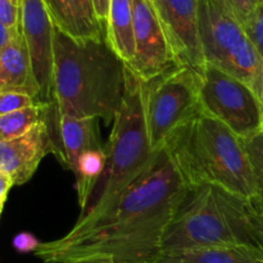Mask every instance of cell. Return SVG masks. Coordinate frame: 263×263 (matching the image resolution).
<instances>
[{
  "instance_id": "cell-1",
  "label": "cell",
  "mask_w": 263,
  "mask_h": 263,
  "mask_svg": "<svg viewBox=\"0 0 263 263\" xmlns=\"http://www.w3.org/2000/svg\"><path fill=\"white\" fill-rule=\"evenodd\" d=\"M189 190L164 146L102 217L84 228H72L62 238L40 243L33 253L44 263L97 256L109 257L116 263H157L164 234Z\"/></svg>"
},
{
  "instance_id": "cell-2",
  "label": "cell",
  "mask_w": 263,
  "mask_h": 263,
  "mask_svg": "<svg viewBox=\"0 0 263 263\" xmlns=\"http://www.w3.org/2000/svg\"><path fill=\"white\" fill-rule=\"evenodd\" d=\"M126 86V64L107 39H73L54 31L50 105L58 115L115 121Z\"/></svg>"
},
{
  "instance_id": "cell-3",
  "label": "cell",
  "mask_w": 263,
  "mask_h": 263,
  "mask_svg": "<svg viewBox=\"0 0 263 263\" xmlns=\"http://www.w3.org/2000/svg\"><path fill=\"white\" fill-rule=\"evenodd\" d=\"M166 146L189 189L217 185L253 202L256 189L244 140L220 121L198 113Z\"/></svg>"
},
{
  "instance_id": "cell-4",
  "label": "cell",
  "mask_w": 263,
  "mask_h": 263,
  "mask_svg": "<svg viewBox=\"0 0 263 263\" xmlns=\"http://www.w3.org/2000/svg\"><path fill=\"white\" fill-rule=\"evenodd\" d=\"M105 152L104 174L73 228H84L102 217L121 194L149 168L158 153H154L149 140L143 80L127 66L125 95L113 121Z\"/></svg>"
},
{
  "instance_id": "cell-5",
  "label": "cell",
  "mask_w": 263,
  "mask_h": 263,
  "mask_svg": "<svg viewBox=\"0 0 263 263\" xmlns=\"http://www.w3.org/2000/svg\"><path fill=\"white\" fill-rule=\"evenodd\" d=\"M251 208L252 202L217 185L193 187L164 234L161 256L211 247L257 246Z\"/></svg>"
},
{
  "instance_id": "cell-6",
  "label": "cell",
  "mask_w": 263,
  "mask_h": 263,
  "mask_svg": "<svg viewBox=\"0 0 263 263\" xmlns=\"http://www.w3.org/2000/svg\"><path fill=\"white\" fill-rule=\"evenodd\" d=\"M200 73L179 63L154 79L143 80L146 127L154 153L200 113Z\"/></svg>"
},
{
  "instance_id": "cell-7",
  "label": "cell",
  "mask_w": 263,
  "mask_h": 263,
  "mask_svg": "<svg viewBox=\"0 0 263 263\" xmlns=\"http://www.w3.org/2000/svg\"><path fill=\"white\" fill-rule=\"evenodd\" d=\"M198 33L205 63L251 82L263 59L223 0H199Z\"/></svg>"
},
{
  "instance_id": "cell-8",
  "label": "cell",
  "mask_w": 263,
  "mask_h": 263,
  "mask_svg": "<svg viewBox=\"0 0 263 263\" xmlns=\"http://www.w3.org/2000/svg\"><path fill=\"white\" fill-rule=\"evenodd\" d=\"M200 112L241 139L261 131L263 110L248 84L212 64L200 73Z\"/></svg>"
},
{
  "instance_id": "cell-9",
  "label": "cell",
  "mask_w": 263,
  "mask_h": 263,
  "mask_svg": "<svg viewBox=\"0 0 263 263\" xmlns=\"http://www.w3.org/2000/svg\"><path fill=\"white\" fill-rule=\"evenodd\" d=\"M134 39L135 57L127 67L144 81L179 64L156 8L149 0H134Z\"/></svg>"
},
{
  "instance_id": "cell-10",
  "label": "cell",
  "mask_w": 263,
  "mask_h": 263,
  "mask_svg": "<svg viewBox=\"0 0 263 263\" xmlns=\"http://www.w3.org/2000/svg\"><path fill=\"white\" fill-rule=\"evenodd\" d=\"M20 30L30 53L33 74L40 89L39 103L51 102L54 67V26L45 0H22Z\"/></svg>"
},
{
  "instance_id": "cell-11",
  "label": "cell",
  "mask_w": 263,
  "mask_h": 263,
  "mask_svg": "<svg viewBox=\"0 0 263 263\" xmlns=\"http://www.w3.org/2000/svg\"><path fill=\"white\" fill-rule=\"evenodd\" d=\"M198 4L199 0H158L153 5L179 63L202 72L205 61L198 33Z\"/></svg>"
},
{
  "instance_id": "cell-12",
  "label": "cell",
  "mask_w": 263,
  "mask_h": 263,
  "mask_svg": "<svg viewBox=\"0 0 263 263\" xmlns=\"http://www.w3.org/2000/svg\"><path fill=\"white\" fill-rule=\"evenodd\" d=\"M44 122L49 131L51 154L66 170L73 171L77 159L85 152L102 148L98 118H79L61 116L46 103Z\"/></svg>"
},
{
  "instance_id": "cell-13",
  "label": "cell",
  "mask_w": 263,
  "mask_h": 263,
  "mask_svg": "<svg viewBox=\"0 0 263 263\" xmlns=\"http://www.w3.org/2000/svg\"><path fill=\"white\" fill-rule=\"evenodd\" d=\"M49 153H51L49 131L46 123L41 121L23 135L0 141V172L20 186L33 176Z\"/></svg>"
},
{
  "instance_id": "cell-14",
  "label": "cell",
  "mask_w": 263,
  "mask_h": 263,
  "mask_svg": "<svg viewBox=\"0 0 263 263\" xmlns=\"http://www.w3.org/2000/svg\"><path fill=\"white\" fill-rule=\"evenodd\" d=\"M0 91L21 92L39 103L40 89L22 32L17 31L0 55Z\"/></svg>"
},
{
  "instance_id": "cell-15",
  "label": "cell",
  "mask_w": 263,
  "mask_h": 263,
  "mask_svg": "<svg viewBox=\"0 0 263 263\" xmlns=\"http://www.w3.org/2000/svg\"><path fill=\"white\" fill-rule=\"evenodd\" d=\"M54 26L73 39H107L92 0H45Z\"/></svg>"
},
{
  "instance_id": "cell-16",
  "label": "cell",
  "mask_w": 263,
  "mask_h": 263,
  "mask_svg": "<svg viewBox=\"0 0 263 263\" xmlns=\"http://www.w3.org/2000/svg\"><path fill=\"white\" fill-rule=\"evenodd\" d=\"M157 263H263V251L253 244L211 247L163 254Z\"/></svg>"
},
{
  "instance_id": "cell-17",
  "label": "cell",
  "mask_w": 263,
  "mask_h": 263,
  "mask_svg": "<svg viewBox=\"0 0 263 263\" xmlns=\"http://www.w3.org/2000/svg\"><path fill=\"white\" fill-rule=\"evenodd\" d=\"M105 37L115 53L130 66L135 57L134 0H110Z\"/></svg>"
},
{
  "instance_id": "cell-18",
  "label": "cell",
  "mask_w": 263,
  "mask_h": 263,
  "mask_svg": "<svg viewBox=\"0 0 263 263\" xmlns=\"http://www.w3.org/2000/svg\"><path fill=\"white\" fill-rule=\"evenodd\" d=\"M105 164H107V152H105V144L102 148L91 149L81 154L74 170L72 172L76 177V192L79 198L80 215L85 212L91 194L94 193L98 182L102 179L104 174Z\"/></svg>"
},
{
  "instance_id": "cell-19",
  "label": "cell",
  "mask_w": 263,
  "mask_h": 263,
  "mask_svg": "<svg viewBox=\"0 0 263 263\" xmlns=\"http://www.w3.org/2000/svg\"><path fill=\"white\" fill-rule=\"evenodd\" d=\"M46 103H36L17 112L0 115V141L10 140L26 134L44 121Z\"/></svg>"
},
{
  "instance_id": "cell-20",
  "label": "cell",
  "mask_w": 263,
  "mask_h": 263,
  "mask_svg": "<svg viewBox=\"0 0 263 263\" xmlns=\"http://www.w3.org/2000/svg\"><path fill=\"white\" fill-rule=\"evenodd\" d=\"M243 140L248 153L256 189V197L252 203L256 208L263 210V131Z\"/></svg>"
},
{
  "instance_id": "cell-21",
  "label": "cell",
  "mask_w": 263,
  "mask_h": 263,
  "mask_svg": "<svg viewBox=\"0 0 263 263\" xmlns=\"http://www.w3.org/2000/svg\"><path fill=\"white\" fill-rule=\"evenodd\" d=\"M243 27L257 53L263 59V2L257 4L256 9L249 15Z\"/></svg>"
},
{
  "instance_id": "cell-22",
  "label": "cell",
  "mask_w": 263,
  "mask_h": 263,
  "mask_svg": "<svg viewBox=\"0 0 263 263\" xmlns=\"http://www.w3.org/2000/svg\"><path fill=\"white\" fill-rule=\"evenodd\" d=\"M36 103L37 102L30 95L13 91H0V115L17 112Z\"/></svg>"
},
{
  "instance_id": "cell-23",
  "label": "cell",
  "mask_w": 263,
  "mask_h": 263,
  "mask_svg": "<svg viewBox=\"0 0 263 263\" xmlns=\"http://www.w3.org/2000/svg\"><path fill=\"white\" fill-rule=\"evenodd\" d=\"M0 22L12 32L20 30V7L12 0H0Z\"/></svg>"
},
{
  "instance_id": "cell-24",
  "label": "cell",
  "mask_w": 263,
  "mask_h": 263,
  "mask_svg": "<svg viewBox=\"0 0 263 263\" xmlns=\"http://www.w3.org/2000/svg\"><path fill=\"white\" fill-rule=\"evenodd\" d=\"M223 3L230 9V12L235 15L236 20L241 25H244L249 15L256 9L258 0H223Z\"/></svg>"
},
{
  "instance_id": "cell-25",
  "label": "cell",
  "mask_w": 263,
  "mask_h": 263,
  "mask_svg": "<svg viewBox=\"0 0 263 263\" xmlns=\"http://www.w3.org/2000/svg\"><path fill=\"white\" fill-rule=\"evenodd\" d=\"M40 246V241L31 233H20L13 239V247L20 253H30L35 252Z\"/></svg>"
},
{
  "instance_id": "cell-26",
  "label": "cell",
  "mask_w": 263,
  "mask_h": 263,
  "mask_svg": "<svg viewBox=\"0 0 263 263\" xmlns=\"http://www.w3.org/2000/svg\"><path fill=\"white\" fill-rule=\"evenodd\" d=\"M251 223L254 240L263 251V215L253 207V204L251 208Z\"/></svg>"
},
{
  "instance_id": "cell-27",
  "label": "cell",
  "mask_w": 263,
  "mask_h": 263,
  "mask_svg": "<svg viewBox=\"0 0 263 263\" xmlns=\"http://www.w3.org/2000/svg\"><path fill=\"white\" fill-rule=\"evenodd\" d=\"M249 87L252 89L253 94L256 95L257 100H258L259 105H261L263 110V61L259 66L258 71L256 72V74L253 76V79L249 82Z\"/></svg>"
},
{
  "instance_id": "cell-28",
  "label": "cell",
  "mask_w": 263,
  "mask_h": 263,
  "mask_svg": "<svg viewBox=\"0 0 263 263\" xmlns=\"http://www.w3.org/2000/svg\"><path fill=\"white\" fill-rule=\"evenodd\" d=\"M94 4L95 14H97L98 21L102 25L104 32L107 31V21H108V13H109V5L110 0H92Z\"/></svg>"
},
{
  "instance_id": "cell-29",
  "label": "cell",
  "mask_w": 263,
  "mask_h": 263,
  "mask_svg": "<svg viewBox=\"0 0 263 263\" xmlns=\"http://www.w3.org/2000/svg\"><path fill=\"white\" fill-rule=\"evenodd\" d=\"M13 181L8 175L0 172V216H2L3 208H4L5 202H7L8 193H9L10 187L13 186Z\"/></svg>"
},
{
  "instance_id": "cell-30",
  "label": "cell",
  "mask_w": 263,
  "mask_h": 263,
  "mask_svg": "<svg viewBox=\"0 0 263 263\" xmlns=\"http://www.w3.org/2000/svg\"><path fill=\"white\" fill-rule=\"evenodd\" d=\"M15 32H17V31H15ZM15 32H12L9 28H7L2 22H0V55H2L3 50L7 48L8 44L10 43V40H12L13 35H14Z\"/></svg>"
},
{
  "instance_id": "cell-31",
  "label": "cell",
  "mask_w": 263,
  "mask_h": 263,
  "mask_svg": "<svg viewBox=\"0 0 263 263\" xmlns=\"http://www.w3.org/2000/svg\"><path fill=\"white\" fill-rule=\"evenodd\" d=\"M63 263H116L112 258L109 257H82V258L77 259H71V261H67Z\"/></svg>"
},
{
  "instance_id": "cell-32",
  "label": "cell",
  "mask_w": 263,
  "mask_h": 263,
  "mask_svg": "<svg viewBox=\"0 0 263 263\" xmlns=\"http://www.w3.org/2000/svg\"><path fill=\"white\" fill-rule=\"evenodd\" d=\"M13 3H14L15 5H17V7H21V3H22V0H12Z\"/></svg>"
},
{
  "instance_id": "cell-33",
  "label": "cell",
  "mask_w": 263,
  "mask_h": 263,
  "mask_svg": "<svg viewBox=\"0 0 263 263\" xmlns=\"http://www.w3.org/2000/svg\"><path fill=\"white\" fill-rule=\"evenodd\" d=\"M252 204H253V203H252ZM253 207H254V205H253ZM254 208H256V207H254ZM256 210H257V211H258V212H261V213H262V215H263V210H259V208H256Z\"/></svg>"
},
{
  "instance_id": "cell-34",
  "label": "cell",
  "mask_w": 263,
  "mask_h": 263,
  "mask_svg": "<svg viewBox=\"0 0 263 263\" xmlns=\"http://www.w3.org/2000/svg\"><path fill=\"white\" fill-rule=\"evenodd\" d=\"M149 2H152V4H154V3L158 2V0H149Z\"/></svg>"
},
{
  "instance_id": "cell-35",
  "label": "cell",
  "mask_w": 263,
  "mask_h": 263,
  "mask_svg": "<svg viewBox=\"0 0 263 263\" xmlns=\"http://www.w3.org/2000/svg\"><path fill=\"white\" fill-rule=\"evenodd\" d=\"M261 131H263V117H262V125H261Z\"/></svg>"
},
{
  "instance_id": "cell-36",
  "label": "cell",
  "mask_w": 263,
  "mask_h": 263,
  "mask_svg": "<svg viewBox=\"0 0 263 263\" xmlns=\"http://www.w3.org/2000/svg\"><path fill=\"white\" fill-rule=\"evenodd\" d=\"M261 2H263V0H258V3H261Z\"/></svg>"
}]
</instances>
